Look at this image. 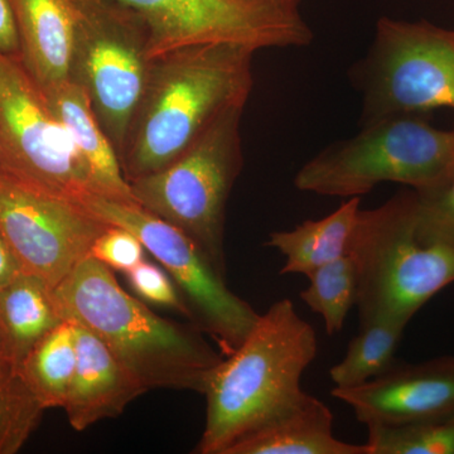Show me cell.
Instances as JSON below:
<instances>
[{"label":"cell","instance_id":"28","mask_svg":"<svg viewBox=\"0 0 454 454\" xmlns=\"http://www.w3.org/2000/svg\"><path fill=\"white\" fill-rule=\"evenodd\" d=\"M0 53L22 59L20 35L11 0H0Z\"/></svg>","mask_w":454,"mask_h":454},{"label":"cell","instance_id":"20","mask_svg":"<svg viewBox=\"0 0 454 454\" xmlns=\"http://www.w3.org/2000/svg\"><path fill=\"white\" fill-rule=\"evenodd\" d=\"M76 327L64 319L18 364V372L44 411L64 408L76 367Z\"/></svg>","mask_w":454,"mask_h":454},{"label":"cell","instance_id":"30","mask_svg":"<svg viewBox=\"0 0 454 454\" xmlns=\"http://www.w3.org/2000/svg\"><path fill=\"white\" fill-rule=\"evenodd\" d=\"M12 366H17V364L13 360V356H12L8 340L5 339L4 333H3L2 327H0V369Z\"/></svg>","mask_w":454,"mask_h":454},{"label":"cell","instance_id":"27","mask_svg":"<svg viewBox=\"0 0 454 454\" xmlns=\"http://www.w3.org/2000/svg\"><path fill=\"white\" fill-rule=\"evenodd\" d=\"M89 255L113 270L127 273L145 260V247L129 230L109 225L98 236Z\"/></svg>","mask_w":454,"mask_h":454},{"label":"cell","instance_id":"24","mask_svg":"<svg viewBox=\"0 0 454 454\" xmlns=\"http://www.w3.org/2000/svg\"><path fill=\"white\" fill-rule=\"evenodd\" d=\"M367 429L369 454H454V419Z\"/></svg>","mask_w":454,"mask_h":454},{"label":"cell","instance_id":"4","mask_svg":"<svg viewBox=\"0 0 454 454\" xmlns=\"http://www.w3.org/2000/svg\"><path fill=\"white\" fill-rule=\"evenodd\" d=\"M348 254L357 271L360 322L409 324L454 283V247L420 229L411 188L378 207L358 211Z\"/></svg>","mask_w":454,"mask_h":454},{"label":"cell","instance_id":"29","mask_svg":"<svg viewBox=\"0 0 454 454\" xmlns=\"http://www.w3.org/2000/svg\"><path fill=\"white\" fill-rule=\"evenodd\" d=\"M23 270L11 247L0 235V288L16 279Z\"/></svg>","mask_w":454,"mask_h":454},{"label":"cell","instance_id":"31","mask_svg":"<svg viewBox=\"0 0 454 454\" xmlns=\"http://www.w3.org/2000/svg\"><path fill=\"white\" fill-rule=\"evenodd\" d=\"M250 2L262 3V4L273 5V7L300 11L301 0H250Z\"/></svg>","mask_w":454,"mask_h":454},{"label":"cell","instance_id":"2","mask_svg":"<svg viewBox=\"0 0 454 454\" xmlns=\"http://www.w3.org/2000/svg\"><path fill=\"white\" fill-rule=\"evenodd\" d=\"M53 301L62 319L98 337L115 356L152 389L205 393L223 360L195 325L158 316L129 294L113 269L86 256L59 286Z\"/></svg>","mask_w":454,"mask_h":454},{"label":"cell","instance_id":"13","mask_svg":"<svg viewBox=\"0 0 454 454\" xmlns=\"http://www.w3.org/2000/svg\"><path fill=\"white\" fill-rule=\"evenodd\" d=\"M358 422L370 426L454 419V355L418 364H395L356 387H333Z\"/></svg>","mask_w":454,"mask_h":454},{"label":"cell","instance_id":"8","mask_svg":"<svg viewBox=\"0 0 454 454\" xmlns=\"http://www.w3.org/2000/svg\"><path fill=\"white\" fill-rule=\"evenodd\" d=\"M354 74L363 94L361 125L403 114L454 112V29L381 18Z\"/></svg>","mask_w":454,"mask_h":454},{"label":"cell","instance_id":"10","mask_svg":"<svg viewBox=\"0 0 454 454\" xmlns=\"http://www.w3.org/2000/svg\"><path fill=\"white\" fill-rule=\"evenodd\" d=\"M0 170L53 195H95L88 172L22 59L0 53Z\"/></svg>","mask_w":454,"mask_h":454},{"label":"cell","instance_id":"17","mask_svg":"<svg viewBox=\"0 0 454 454\" xmlns=\"http://www.w3.org/2000/svg\"><path fill=\"white\" fill-rule=\"evenodd\" d=\"M225 454H369L365 444H352L333 434V414L306 394L298 404L232 444Z\"/></svg>","mask_w":454,"mask_h":454},{"label":"cell","instance_id":"12","mask_svg":"<svg viewBox=\"0 0 454 454\" xmlns=\"http://www.w3.org/2000/svg\"><path fill=\"white\" fill-rule=\"evenodd\" d=\"M109 226L76 200L29 186L0 170V235L23 273L55 288L89 256Z\"/></svg>","mask_w":454,"mask_h":454},{"label":"cell","instance_id":"3","mask_svg":"<svg viewBox=\"0 0 454 454\" xmlns=\"http://www.w3.org/2000/svg\"><path fill=\"white\" fill-rule=\"evenodd\" d=\"M315 328L288 298L276 301L212 373L206 424L195 453L225 454L306 395L301 380L317 356Z\"/></svg>","mask_w":454,"mask_h":454},{"label":"cell","instance_id":"19","mask_svg":"<svg viewBox=\"0 0 454 454\" xmlns=\"http://www.w3.org/2000/svg\"><path fill=\"white\" fill-rule=\"evenodd\" d=\"M62 321L52 288L40 278L22 273L0 288V327L17 366Z\"/></svg>","mask_w":454,"mask_h":454},{"label":"cell","instance_id":"6","mask_svg":"<svg viewBox=\"0 0 454 454\" xmlns=\"http://www.w3.org/2000/svg\"><path fill=\"white\" fill-rule=\"evenodd\" d=\"M243 112L229 110L177 160L129 184L138 205L190 236L223 276L227 200L244 164Z\"/></svg>","mask_w":454,"mask_h":454},{"label":"cell","instance_id":"15","mask_svg":"<svg viewBox=\"0 0 454 454\" xmlns=\"http://www.w3.org/2000/svg\"><path fill=\"white\" fill-rule=\"evenodd\" d=\"M41 88L57 121L67 131L95 195L138 203L122 173L118 152L98 122L85 90L70 79Z\"/></svg>","mask_w":454,"mask_h":454},{"label":"cell","instance_id":"18","mask_svg":"<svg viewBox=\"0 0 454 454\" xmlns=\"http://www.w3.org/2000/svg\"><path fill=\"white\" fill-rule=\"evenodd\" d=\"M361 197H351L333 214L319 220H307L292 230L269 235L267 247L286 259L280 274L309 276L316 269L346 255L354 232Z\"/></svg>","mask_w":454,"mask_h":454},{"label":"cell","instance_id":"7","mask_svg":"<svg viewBox=\"0 0 454 454\" xmlns=\"http://www.w3.org/2000/svg\"><path fill=\"white\" fill-rule=\"evenodd\" d=\"M153 61L136 9L118 0H82L68 79L85 90L119 158Z\"/></svg>","mask_w":454,"mask_h":454},{"label":"cell","instance_id":"14","mask_svg":"<svg viewBox=\"0 0 454 454\" xmlns=\"http://www.w3.org/2000/svg\"><path fill=\"white\" fill-rule=\"evenodd\" d=\"M74 327L77 361L64 409L71 427L83 432L119 417L146 389L103 340L80 325Z\"/></svg>","mask_w":454,"mask_h":454},{"label":"cell","instance_id":"26","mask_svg":"<svg viewBox=\"0 0 454 454\" xmlns=\"http://www.w3.org/2000/svg\"><path fill=\"white\" fill-rule=\"evenodd\" d=\"M414 192L420 229L454 247V177L434 190Z\"/></svg>","mask_w":454,"mask_h":454},{"label":"cell","instance_id":"16","mask_svg":"<svg viewBox=\"0 0 454 454\" xmlns=\"http://www.w3.org/2000/svg\"><path fill=\"white\" fill-rule=\"evenodd\" d=\"M22 62L40 86L64 82L82 0H11Z\"/></svg>","mask_w":454,"mask_h":454},{"label":"cell","instance_id":"9","mask_svg":"<svg viewBox=\"0 0 454 454\" xmlns=\"http://www.w3.org/2000/svg\"><path fill=\"white\" fill-rule=\"evenodd\" d=\"M98 219L133 232L172 278L191 313V322L208 334L223 357L235 351L259 319V313L230 291L225 276L199 245L178 227L138 203L89 195L82 201Z\"/></svg>","mask_w":454,"mask_h":454},{"label":"cell","instance_id":"11","mask_svg":"<svg viewBox=\"0 0 454 454\" xmlns=\"http://www.w3.org/2000/svg\"><path fill=\"white\" fill-rule=\"evenodd\" d=\"M136 9L149 32L153 59L199 44L262 49L303 47L313 33L300 11L250 0H118Z\"/></svg>","mask_w":454,"mask_h":454},{"label":"cell","instance_id":"1","mask_svg":"<svg viewBox=\"0 0 454 454\" xmlns=\"http://www.w3.org/2000/svg\"><path fill=\"white\" fill-rule=\"evenodd\" d=\"M254 53L240 44L211 43L154 59L121 155L129 184L168 166L220 116L245 106L254 86Z\"/></svg>","mask_w":454,"mask_h":454},{"label":"cell","instance_id":"5","mask_svg":"<svg viewBox=\"0 0 454 454\" xmlns=\"http://www.w3.org/2000/svg\"><path fill=\"white\" fill-rule=\"evenodd\" d=\"M453 177L454 129L433 127L424 114H403L363 125L357 136L327 146L298 170L294 186L351 199L384 182L426 192Z\"/></svg>","mask_w":454,"mask_h":454},{"label":"cell","instance_id":"25","mask_svg":"<svg viewBox=\"0 0 454 454\" xmlns=\"http://www.w3.org/2000/svg\"><path fill=\"white\" fill-rule=\"evenodd\" d=\"M124 274L127 276L130 288L139 300L154 306L177 310L181 315L191 319L186 301L179 294L175 282L169 279L168 273L162 268L143 260L137 267Z\"/></svg>","mask_w":454,"mask_h":454},{"label":"cell","instance_id":"23","mask_svg":"<svg viewBox=\"0 0 454 454\" xmlns=\"http://www.w3.org/2000/svg\"><path fill=\"white\" fill-rule=\"evenodd\" d=\"M43 411L17 366L0 369V454L17 453L25 446Z\"/></svg>","mask_w":454,"mask_h":454},{"label":"cell","instance_id":"22","mask_svg":"<svg viewBox=\"0 0 454 454\" xmlns=\"http://www.w3.org/2000/svg\"><path fill=\"white\" fill-rule=\"evenodd\" d=\"M309 286L301 292V300L321 316L325 333H339L352 307L356 306L357 271L348 254L316 269L307 276Z\"/></svg>","mask_w":454,"mask_h":454},{"label":"cell","instance_id":"21","mask_svg":"<svg viewBox=\"0 0 454 454\" xmlns=\"http://www.w3.org/2000/svg\"><path fill=\"white\" fill-rule=\"evenodd\" d=\"M406 325L396 319L361 321L345 357L330 369L333 387H360L389 372L396 364L395 352Z\"/></svg>","mask_w":454,"mask_h":454}]
</instances>
